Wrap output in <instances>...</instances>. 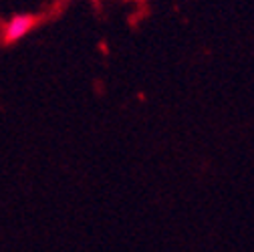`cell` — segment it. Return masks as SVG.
Segmentation results:
<instances>
[{
    "instance_id": "6da1fadb",
    "label": "cell",
    "mask_w": 254,
    "mask_h": 252,
    "mask_svg": "<svg viewBox=\"0 0 254 252\" xmlns=\"http://www.w3.org/2000/svg\"><path fill=\"white\" fill-rule=\"evenodd\" d=\"M33 26H35V16H30V14L12 16V18L6 22L4 37H6V41H18V39H22L26 33H30V28H33Z\"/></svg>"
}]
</instances>
